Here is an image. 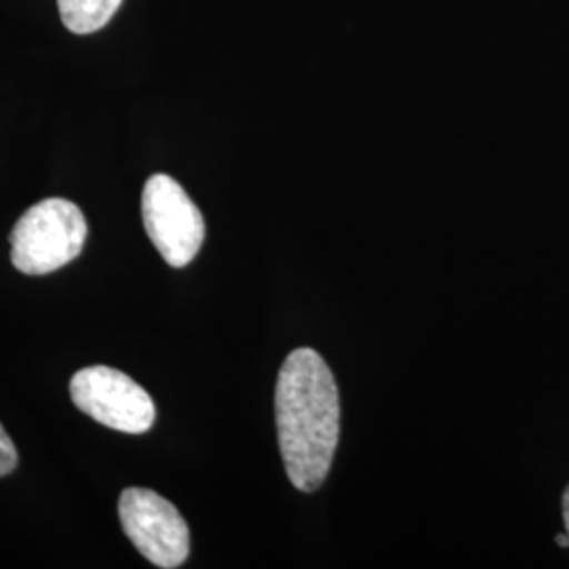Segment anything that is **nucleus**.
<instances>
[{
    "label": "nucleus",
    "instance_id": "obj_1",
    "mask_svg": "<svg viewBox=\"0 0 569 569\" xmlns=\"http://www.w3.org/2000/svg\"><path fill=\"white\" fill-rule=\"evenodd\" d=\"M284 470L293 488L312 493L326 483L340 441V390L312 348L287 355L274 390Z\"/></svg>",
    "mask_w": 569,
    "mask_h": 569
},
{
    "label": "nucleus",
    "instance_id": "obj_3",
    "mask_svg": "<svg viewBox=\"0 0 569 569\" xmlns=\"http://www.w3.org/2000/svg\"><path fill=\"white\" fill-rule=\"evenodd\" d=\"M142 218L146 234L171 268L190 264L201 251L203 213L173 178L157 173L146 182Z\"/></svg>",
    "mask_w": 569,
    "mask_h": 569
},
{
    "label": "nucleus",
    "instance_id": "obj_2",
    "mask_svg": "<svg viewBox=\"0 0 569 569\" xmlns=\"http://www.w3.org/2000/svg\"><path fill=\"white\" fill-rule=\"evenodd\" d=\"M87 220L66 199L32 204L11 232V262L23 274H51L70 264L84 247Z\"/></svg>",
    "mask_w": 569,
    "mask_h": 569
},
{
    "label": "nucleus",
    "instance_id": "obj_6",
    "mask_svg": "<svg viewBox=\"0 0 569 569\" xmlns=\"http://www.w3.org/2000/svg\"><path fill=\"white\" fill-rule=\"evenodd\" d=\"M122 0H58L61 21L74 34H93L114 18Z\"/></svg>",
    "mask_w": 569,
    "mask_h": 569
},
{
    "label": "nucleus",
    "instance_id": "obj_7",
    "mask_svg": "<svg viewBox=\"0 0 569 569\" xmlns=\"http://www.w3.org/2000/svg\"><path fill=\"white\" fill-rule=\"evenodd\" d=\"M18 467V449L13 446L11 437L0 425V477H7Z\"/></svg>",
    "mask_w": 569,
    "mask_h": 569
},
{
    "label": "nucleus",
    "instance_id": "obj_5",
    "mask_svg": "<svg viewBox=\"0 0 569 569\" xmlns=\"http://www.w3.org/2000/svg\"><path fill=\"white\" fill-rule=\"evenodd\" d=\"M127 538L157 568L176 569L190 555V531L180 510L152 489L127 488L119 500Z\"/></svg>",
    "mask_w": 569,
    "mask_h": 569
},
{
    "label": "nucleus",
    "instance_id": "obj_9",
    "mask_svg": "<svg viewBox=\"0 0 569 569\" xmlns=\"http://www.w3.org/2000/svg\"><path fill=\"white\" fill-rule=\"evenodd\" d=\"M555 542L561 547V549H569V536L568 531L566 533H559L557 538H555Z\"/></svg>",
    "mask_w": 569,
    "mask_h": 569
},
{
    "label": "nucleus",
    "instance_id": "obj_8",
    "mask_svg": "<svg viewBox=\"0 0 569 569\" xmlns=\"http://www.w3.org/2000/svg\"><path fill=\"white\" fill-rule=\"evenodd\" d=\"M563 521H566V531L569 536V486L566 493H563Z\"/></svg>",
    "mask_w": 569,
    "mask_h": 569
},
{
    "label": "nucleus",
    "instance_id": "obj_4",
    "mask_svg": "<svg viewBox=\"0 0 569 569\" xmlns=\"http://www.w3.org/2000/svg\"><path fill=\"white\" fill-rule=\"evenodd\" d=\"M72 403L102 427L129 435L150 430L157 418L152 397L136 380L112 367H84L70 380Z\"/></svg>",
    "mask_w": 569,
    "mask_h": 569
}]
</instances>
